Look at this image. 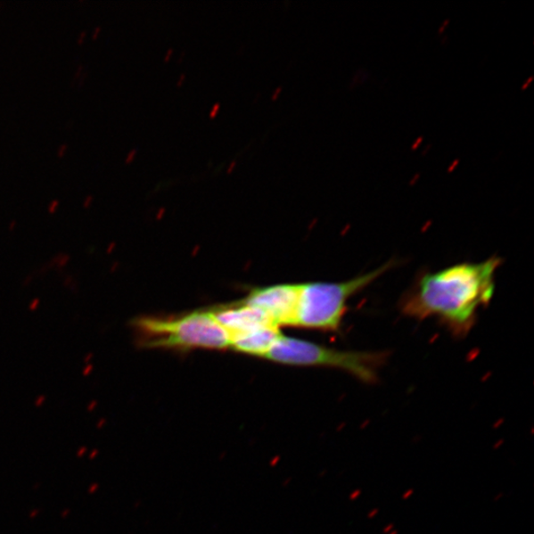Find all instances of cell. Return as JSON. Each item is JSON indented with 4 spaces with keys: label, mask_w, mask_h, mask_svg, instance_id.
<instances>
[{
    "label": "cell",
    "mask_w": 534,
    "mask_h": 534,
    "mask_svg": "<svg viewBox=\"0 0 534 534\" xmlns=\"http://www.w3.org/2000/svg\"><path fill=\"white\" fill-rule=\"evenodd\" d=\"M68 149H69V144H67V143L62 144L61 146L58 148V151H57L58 157L61 158L63 155H65V153L68 151Z\"/></svg>",
    "instance_id": "cell-9"
},
{
    "label": "cell",
    "mask_w": 534,
    "mask_h": 534,
    "mask_svg": "<svg viewBox=\"0 0 534 534\" xmlns=\"http://www.w3.org/2000/svg\"><path fill=\"white\" fill-rule=\"evenodd\" d=\"M532 80H533V77H530L528 79L527 83L522 86V90H526L529 87V86L532 83Z\"/></svg>",
    "instance_id": "cell-27"
},
{
    "label": "cell",
    "mask_w": 534,
    "mask_h": 534,
    "mask_svg": "<svg viewBox=\"0 0 534 534\" xmlns=\"http://www.w3.org/2000/svg\"><path fill=\"white\" fill-rule=\"evenodd\" d=\"M504 445H505V440L504 439L497 440L494 443V445H493V449L494 450H499L500 448H503Z\"/></svg>",
    "instance_id": "cell-13"
},
{
    "label": "cell",
    "mask_w": 534,
    "mask_h": 534,
    "mask_svg": "<svg viewBox=\"0 0 534 534\" xmlns=\"http://www.w3.org/2000/svg\"><path fill=\"white\" fill-rule=\"evenodd\" d=\"M423 137H419L418 140L415 141L412 150L415 151L420 147V144L423 143Z\"/></svg>",
    "instance_id": "cell-18"
},
{
    "label": "cell",
    "mask_w": 534,
    "mask_h": 534,
    "mask_svg": "<svg viewBox=\"0 0 534 534\" xmlns=\"http://www.w3.org/2000/svg\"><path fill=\"white\" fill-rule=\"evenodd\" d=\"M134 325L142 334L144 346L150 349H230L229 333L216 321L212 309L177 316H141Z\"/></svg>",
    "instance_id": "cell-3"
},
{
    "label": "cell",
    "mask_w": 534,
    "mask_h": 534,
    "mask_svg": "<svg viewBox=\"0 0 534 534\" xmlns=\"http://www.w3.org/2000/svg\"><path fill=\"white\" fill-rule=\"evenodd\" d=\"M422 440H423L422 436H414L412 439V443H414V445H418V443H420Z\"/></svg>",
    "instance_id": "cell-23"
},
{
    "label": "cell",
    "mask_w": 534,
    "mask_h": 534,
    "mask_svg": "<svg viewBox=\"0 0 534 534\" xmlns=\"http://www.w3.org/2000/svg\"><path fill=\"white\" fill-rule=\"evenodd\" d=\"M505 494L504 492H499L494 497V502H499L504 499Z\"/></svg>",
    "instance_id": "cell-19"
},
{
    "label": "cell",
    "mask_w": 534,
    "mask_h": 534,
    "mask_svg": "<svg viewBox=\"0 0 534 534\" xmlns=\"http://www.w3.org/2000/svg\"><path fill=\"white\" fill-rule=\"evenodd\" d=\"M380 511L377 508H374L373 510H370L367 513V519L368 520H374L377 517V515L379 514Z\"/></svg>",
    "instance_id": "cell-12"
},
{
    "label": "cell",
    "mask_w": 534,
    "mask_h": 534,
    "mask_svg": "<svg viewBox=\"0 0 534 534\" xmlns=\"http://www.w3.org/2000/svg\"><path fill=\"white\" fill-rule=\"evenodd\" d=\"M393 530H395V524L394 523H388L386 527H384L382 532L384 534H388L389 532H391Z\"/></svg>",
    "instance_id": "cell-16"
},
{
    "label": "cell",
    "mask_w": 534,
    "mask_h": 534,
    "mask_svg": "<svg viewBox=\"0 0 534 534\" xmlns=\"http://www.w3.org/2000/svg\"><path fill=\"white\" fill-rule=\"evenodd\" d=\"M361 494H362L361 489H356V490L352 491L349 494V501H351V502L357 501V499H359V497L361 496Z\"/></svg>",
    "instance_id": "cell-8"
},
{
    "label": "cell",
    "mask_w": 534,
    "mask_h": 534,
    "mask_svg": "<svg viewBox=\"0 0 534 534\" xmlns=\"http://www.w3.org/2000/svg\"><path fill=\"white\" fill-rule=\"evenodd\" d=\"M58 205H59V201H53L50 204V206H49V210L52 211V212L55 211V209L58 207Z\"/></svg>",
    "instance_id": "cell-22"
},
{
    "label": "cell",
    "mask_w": 534,
    "mask_h": 534,
    "mask_svg": "<svg viewBox=\"0 0 534 534\" xmlns=\"http://www.w3.org/2000/svg\"><path fill=\"white\" fill-rule=\"evenodd\" d=\"M388 534H399V532H398V530L395 529L391 532H389Z\"/></svg>",
    "instance_id": "cell-36"
},
{
    "label": "cell",
    "mask_w": 534,
    "mask_h": 534,
    "mask_svg": "<svg viewBox=\"0 0 534 534\" xmlns=\"http://www.w3.org/2000/svg\"><path fill=\"white\" fill-rule=\"evenodd\" d=\"M93 201H94V196L93 195L87 196L86 199V201H85V206H87Z\"/></svg>",
    "instance_id": "cell-28"
},
{
    "label": "cell",
    "mask_w": 534,
    "mask_h": 534,
    "mask_svg": "<svg viewBox=\"0 0 534 534\" xmlns=\"http://www.w3.org/2000/svg\"><path fill=\"white\" fill-rule=\"evenodd\" d=\"M415 494V490L413 488L408 489V490H406L403 495H402V499L404 501L409 500L411 499V497L414 496Z\"/></svg>",
    "instance_id": "cell-10"
},
{
    "label": "cell",
    "mask_w": 534,
    "mask_h": 534,
    "mask_svg": "<svg viewBox=\"0 0 534 534\" xmlns=\"http://www.w3.org/2000/svg\"><path fill=\"white\" fill-rule=\"evenodd\" d=\"M282 90H283V87H282V86H279V87L276 89V92L274 94V95H273V99H275V98L278 96L279 93H280V92H282Z\"/></svg>",
    "instance_id": "cell-33"
},
{
    "label": "cell",
    "mask_w": 534,
    "mask_h": 534,
    "mask_svg": "<svg viewBox=\"0 0 534 534\" xmlns=\"http://www.w3.org/2000/svg\"><path fill=\"white\" fill-rule=\"evenodd\" d=\"M219 110H220V103H216L213 106L212 111H210V117H211V119H214V117L216 116V114L219 112Z\"/></svg>",
    "instance_id": "cell-14"
},
{
    "label": "cell",
    "mask_w": 534,
    "mask_h": 534,
    "mask_svg": "<svg viewBox=\"0 0 534 534\" xmlns=\"http://www.w3.org/2000/svg\"><path fill=\"white\" fill-rule=\"evenodd\" d=\"M86 31H81L78 37V43H83L84 39L86 38Z\"/></svg>",
    "instance_id": "cell-21"
},
{
    "label": "cell",
    "mask_w": 534,
    "mask_h": 534,
    "mask_svg": "<svg viewBox=\"0 0 534 534\" xmlns=\"http://www.w3.org/2000/svg\"><path fill=\"white\" fill-rule=\"evenodd\" d=\"M173 52H174V50H173V49H169V50L168 51L167 57L165 58V61H166V62H168V61L169 60V58L171 57V55H173Z\"/></svg>",
    "instance_id": "cell-31"
},
{
    "label": "cell",
    "mask_w": 534,
    "mask_h": 534,
    "mask_svg": "<svg viewBox=\"0 0 534 534\" xmlns=\"http://www.w3.org/2000/svg\"><path fill=\"white\" fill-rule=\"evenodd\" d=\"M502 264L495 256L423 274L401 298L400 310L408 318L436 319L455 337L464 338L474 327L479 310L490 304Z\"/></svg>",
    "instance_id": "cell-1"
},
{
    "label": "cell",
    "mask_w": 534,
    "mask_h": 534,
    "mask_svg": "<svg viewBox=\"0 0 534 534\" xmlns=\"http://www.w3.org/2000/svg\"><path fill=\"white\" fill-rule=\"evenodd\" d=\"M138 150L137 149H133L128 155H127L126 159H125V162H127V164H129V162H131L135 156L137 155Z\"/></svg>",
    "instance_id": "cell-11"
},
{
    "label": "cell",
    "mask_w": 534,
    "mask_h": 534,
    "mask_svg": "<svg viewBox=\"0 0 534 534\" xmlns=\"http://www.w3.org/2000/svg\"><path fill=\"white\" fill-rule=\"evenodd\" d=\"M449 21H446L445 23H443V25L440 27V29L439 30L440 33H442L443 30H445L446 27L448 26Z\"/></svg>",
    "instance_id": "cell-30"
},
{
    "label": "cell",
    "mask_w": 534,
    "mask_h": 534,
    "mask_svg": "<svg viewBox=\"0 0 534 534\" xmlns=\"http://www.w3.org/2000/svg\"><path fill=\"white\" fill-rule=\"evenodd\" d=\"M102 31V26H96L93 31V38L95 39L99 33Z\"/></svg>",
    "instance_id": "cell-20"
},
{
    "label": "cell",
    "mask_w": 534,
    "mask_h": 534,
    "mask_svg": "<svg viewBox=\"0 0 534 534\" xmlns=\"http://www.w3.org/2000/svg\"><path fill=\"white\" fill-rule=\"evenodd\" d=\"M370 423V421H366L364 423L360 424V430H366Z\"/></svg>",
    "instance_id": "cell-29"
},
{
    "label": "cell",
    "mask_w": 534,
    "mask_h": 534,
    "mask_svg": "<svg viewBox=\"0 0 534 534\" xmlns=\"http://www.w3.org/2000/svg\"><path fill=\"white\" fill-rule=\"evenodd\" d=\"M346 428V423H341L339 425V428L337 429L338 431H341L343 430H345Z\"/></svg>",
    "instance_id": "cell-34"
},
{
    "label": "cell",
    "mask_w": 534,
    "mask_h": 534,
    "mask_svg": "<svg viewBox=\"0 0 534 534\" xmlns=\"http://www.w3.org/2000/svg\"><path fill=\"white\" fill-rule=\"evenodd\" d=\"M420 177H421V175H420V174H416V175H415V176L413 177V179L410 181V185H411V186L415 185L416 184V181H418V180H419Z\"/></svg>",
    "instance_id": "cell-26"
},
{
    "label": "cell",
    "mask_w": 534,
    "mask_h": 534,
    "mask_svg": "<svg viewBox=\"0 0 534 534\" xmlns=\"http://www.w3.org/2000/svg\"><path fill=\"white\" fill-rule=\"evenodd\" d=\"M388 356L382 351L339 350L283 336L265 358L285 366L327 367L345 371L366 384H375Z\"/></svg>",
    "instance_id": "cell-4"
},
{
    "label": "cell",
    "mask_w": 534,
    "mask_h": 534,
    "mask_svg": "<svg viewBox=\"0 0 534 534\" xmlns=\"http://www.w3.org/2000/svg\"><path fill=\"white\" fill-rule=\"evenodd\" d=\"M283 334L276 325H266L230 337V349L241 354L264 357Z\"/></svg>",
    "instance_id": "cell-7"
},
{
    "label": "cell",
    "mask_w": 534,
    "mask_h": 534,
    "mask_svg": "<svg viewBox=\"0 0 534 534\" xmlns=\"http://www.w3.org/2000/svg\"><path fill=\"white\" fill-rule=\"evenodd\" d=\"M503 423H504V419H500L499 421H497L494 423L493 429L494 430L499 429Z\"/></svg>",
    "instance_id": "cell-25"
},
{
    "label": "cell",
    "mask_w": 534,
    "mask_h": 534,
    "mask_svg": "<svg viewBox=\"0 0 534 534\" xmlns=\"http://www.w3.org/2000/svg\"><path fill=\"white\" fill-rule=\"evenodd\" d=\"M84 68L85 66L83 65V63H80V65H78V69L76 70L74 78H72V80H77V78H78L79 75L81 74V71H84Z\"/></svg>",
    "instance_id": "cell-15"
},
{
    "label": "cell",
    "mask_w": 534,
    "mask_h": 534,
    "mask_svg": "<svg viewBox=\"0 0 534 534\" xmlns=\"http://www.w3.org/2000/svg\"><path fill=\"white\" fill-rule=\"evenodd\" d=\"M299 284H278L252 289L241 302L264 312L277 327H294Z\"/></svg>",
    "instance_id": "cell-5"
},
{
    "label": "cell",
    "mask_w": 534,
    "mask_h": 534,
    "mask_svg": "<svg viewBox=\"0 0 534 534\" xmlns=\"http://www.w3.org/2000/svg\"><path fill=\"white\" fill-rule=\"evenodd\" d=\"M185 75L181 76L177 85L181 86V84H183V81L185 80Z\"/></svg>",
    "instance_id": "cell-35"
},
{
    "label": "cell",
    "mask_w": 534,
    "mask_h": 534,
    "mask_svg": "<svg viewBox=\"0 0 534 534\" xmlns=\"http://www.w3.org/2000/svg\"><path fill=\"white\" fill-rule=\"evenodd\" d=\"M86 77H87V71H85V74H83V76L80 77L78 86H83V84L86 81Z\"/></svg>",
    "instance_id": "cell-24"
},
{
    "label": "cell",
    "mask_w": 534,
    "mask_h": 534,
    "mask_svg": "<svg viewBox=\"0 0 534 534\" xmlns=\"http://www.w3.org/2000/svg\"><path fill=\"white\" fill-rule=\"evenodd\" d=\"M237 162L236 160L233 161L230 168H228V174L232 173V169L234 168V167H236Z\"/></svg>",
    "instance_id": "cell-32"
},
{
    "label": "cell",
    "mask_w": 534,
    "mask_h": 534,
    "mask_svg": "<svg viewBox=\"0 0 534 534\" xmlns=\"http://www.w3.org/2000/svg\"><path fill=\"white\" fill-rule=\"evenodd\" d=\"M212 311L216 321L229 333V337L266 325H275L264 312L241 301L216 308Z\"/></svg>",
    "instance_id": "cell-6"
},
{
    "label": "cell",
    "mask_w": 534,
    "mask_h": 534,
    "mask_svg": "<svg viewBox=\"0 0 534 534\" xmlns=\"http://www.w3.org/2000/svg\"><path fill=\"white\" fill-rule=\"evenodd\" d=\"M395 261L366 275L342 283H308L299 284L294 327L338 332L349 309L350 299L390 270Z\"/></svg>",
    "instance_id": "cell-2"
},
{
    "label": "cell",
    "mask_w": 534,
    "mask_h": 534,
    "mask_svg": "<svg viewBox=\"0 0 534 534\" xmlns=\"http://www.w3.org/2000/svg\"><path fill=\"white\" fill-rule=\"evenodd\" d=\"M459 162H460V160L458 159H456L454 162H452V164L450 165V167L448 169L449 174H451L452 171H454L458 167Z\"/></svg>",
    "instance_id": "cell-17"
}]
</instances>
